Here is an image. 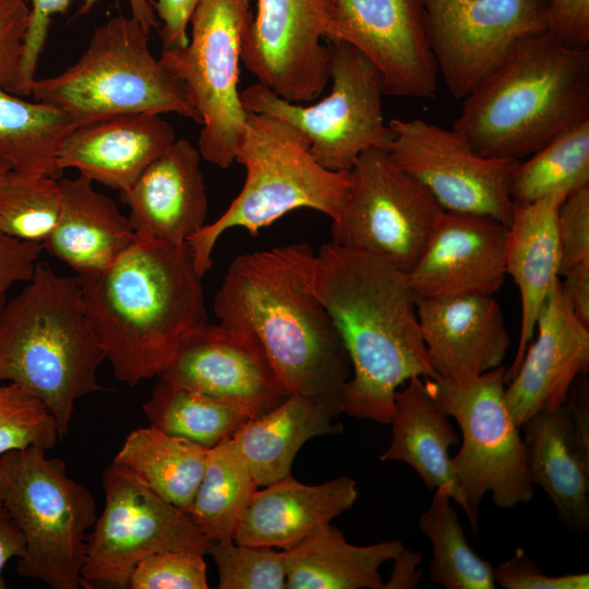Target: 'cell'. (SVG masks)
I'll use <instances>...</instances> for the list:
<instances>
[{"label":"cell","mask_w":589,"mask_h":589,"mask_svg":"<svg viewBox=\"0 0 589 589\" xmlns=\"http://www.w3.org/2000/svg\"><path fill=\"white\" fill-rule=\"evenodd\" d=\"M252 17L242 0H199L188 44L163 48L158 58L201 119V157L221 169L236 160L247 127L238 82L241 38Z\"/></svg>","instance_id":"11"},{"label":"cell","mask_w":589,"mask_h":589,"mask_svg":"<svg viewBox=\"0 0 589 589\" xmlns=\"http://www.w3.org/2000/svg\"><path fill=\"white\" fill-rule=\"evenodd\" d=\"M325 38L361 51L380 71L384 95H436L438 73L422 0H334Z\"/></svg>","instance_id":"17"},{"label":"cell","mask_w":589,"mask_h":589,"mask_svg":"<svg viewBox=\"0 0 589 589\" xmlns=\"http://www.w3.org/2000/svg\"><path fill=\"white\" fill-rule=\"evenodd\" d=\"M28 20L27 2L0 0V86L15 95Z\"/></svg>","instance_id":"43"},{"label":"cell","mask_w":589,"mask_h":589,"mask_svg":"<svg viewBox=\"0 0 589 589\" xmlns=\"http://www.w3.org/2000/svg\"><path fill=\"white\" fill-rule=\"evenodd\" d=\"M430 48L450 95L464 99L527 38L548 32L546 0H422Z\"/></svg>","instance_id":"14"},{"label":"cell","mask_w":589,"mask_h":589,"mask_svg":"<svg viewBox=\"0 0 589 589\" xmlns=\"http://www.w3.org/2000/svg\"><path fill=\"white\" fill-rule=\"evenodd\" d=\"M204 554L161 551L143 557L133 568L127 589H207Z\"/></svg>","instance_id":"41"},{"label":"cell","mask_w":589,"mask_h":589,"mask_svg":"<svg viewBox=\"0 0 589 589\" xmlns=\"http://www.w3.org/2000/svg\"><path fill=\"white\" fill-rule=\"evenodd\" d=\"M562 276V288L575 315L589 326V262L568 269Z\"/></svg>","instance_id":"48"},{"label":"cell","mask_w":589,"mask_h":589,"mask_svg":"<svg viewBox=\"0 0 589 589\" xmlns=\"http://www.w3.org/2000/svg\"><path fill=\"white\" fill-rule=\"evenodd\" d=\"M334 0H257L241 38L240 60L259 83L292 103L316 99L329 81L322 45Z\"/></svg>","instance_id":"16"},{"label":"cell","mask_w":589,"mask_h":589,"mask_svg":"<svg viewBox=\"0 0 589 589\" xmlns=\"http://www.w3.org/2000/svg\"><path fill=\"white\" fill-rule=\"evenodd\" d=\"M404 546L399 540L353 545L326 524L283 551L286 589H383L380 568Z\"/></svg>","instance_id":"30"},{"label":"cell","mask_w":589,"mask_h":589,"mask_svg":"<svg viewBox=\"0 0 589 589\" xmlns=\"http://www.w3.org/2000/svg\"><path fill=\"white\" fill-rule=\"evenodd\" d=\"M507 226L483 216L442 211L407 273L417 298L494 296L506 278Z\"/></svg>","instance_id":"19"},{"label":"cell","mask_w":589,"mask_h":589,"mask_svg":"<svg viewBox=\"0 0 589 589\" xmlns=\"http://www.w3.org/2000/svg\"><path fill=\"white\" fill-rule=\"evenodd\" d=\"M209 554L218 569L219 589H286V565L281 550L212 541Z\"/></svg>","instance_id":"38"},{"label":"cell","mask_w":589,"mask_h":589,"mask_svg":"<svg viewBox=\"0 0 589 589\" xmlns=\"http://www.w3.org/2000/svg\"><path fill=\"white\" fill-rule=\"evenodd\" d=\"M43 250L41 243L0 232V311L9 289L16 283H26L32 278Z\"/></svg>","instance_id":"46"},{"label":"cell","mask_w":589,"mask_h":589,"mask_svg":"<svg viewBox=\"0 0 589 589\" xmlns=\"http://www.w3.org/2000/svg\"><path fill=\"white\" fill-rule=\"evenodd\" d=\"M417 312L436 377L462 382L502 365L510 337L494 296L418 298Z\"/></svg>","instance_id":"21"},{"label":"cell","mask_w":589,"mask_h":589,"mask_svg":"<svg viewBox=\"0 0 589 589\" xmlns=\"http://www.w3.org/2000/svg\"><path fill=\"white\" fill-rule=\"evenodd\" d=\"M312 285L342 339L352 369L341 412L389 424L398 387L414 376L436 377L407 273L381 257L332 241L315 253Z\"/></svg>","instance_id":"1"},{"label":"cell","mask_w":589,"mask_h":589,"mask_svg":"<svg viewBox=\"0 0 589 589\" xmlns=\"http://www.w3.org/2000/svg\"><path fill=\"white\" fill-rule=\"evenodd\" d=\"M358 495L356 480L346 476L308 485L289 474L254 492L233 541L290 549L350 509Z\"/></svg>","instance_id":"24"},{"label":"cell","mask_w":589,"mask_h":589,"mask_svg":"<svg viewBox=\"0 0 589 589\" xmlns=\"http://www.w3.org/2000/svg\"><path fill=\"white\" fill-rule=\"evenodd\" d=\"M142 408L149 425L208 449L231 437L250 419L229 404L164 378Z\"/></svg>","instance_id":"34"},{"label":"cell","mask_w":589,"mask_h":589,"mask_svg":"<svg viewBox=\"0 0 589 589\" xmlns=\"http://www.w3.org/2000/svg\"><path fill=\"white\" fill-rule=\"evenodd\" d=\"M73 129L59 109L27 101L0 86V163L17 171L41 172L60 179L58 148Z\"/></svg>","instance_id":"32"},{"label":"cell","mask_w":589,"mask_h":589,"mask_svg":"<svg viewBox=\"0 0 589 589\" xmlns=\"http://www.w3.org/2000/svg\"><path fill=\"white\" fill-rule=\"evenodd\" d=\"M548 33L561 45L588 49L589 0H546Z\"/></svg>","instance_id":"45"},{"label":"cell","mask_w":589,"mask_h":589,"mask_svg":"<svg viewBox=\"0 0 589 589\" xmlns=\"http://www.w3.org/2000/svg\"><path fill=\"white\" fill-rule=\"evenodd\" d=\"M208 448L152 425L133 430L112 464L175 506L190 513Z\"/></svg>","instance_id":"31"},{"label":"cell","mask_w":589,"mask_h":589,"mask_svg":"<svg viewBox=\"0 0 589 589\" xmlns=\"http://www.w3.org/2000/svg\"><path fill=\"white\" fill-rule=\"evenodd\" d=\"M105 506L88 532L81 587L127 589L135 565L161 551L207 554L212 543L192 516L110 464L101 478Z\"/></svg>","instance_id":"12"},{"label":"cell","mask_w":589,"mask_h":589,"mask_svg":"<svg viewBox=\"0 0 589 589\" xmlns=\"http://www.w3.org/2000/svg\"><path fill=\"white\" fill-rule=\"evenodd\" d=\"M349 171L348 195L332 220L333 242L409 273L443 209L388 151H364Z\"/></svg>","instance_id":"13"},{"label":"cell","mask_w":589,"mask_h":589,"mask_svg":"<svg viewBox=\"0 0 589 589\" xmlns=\"http://www.w3.org/2000/svg\"><path fill=\"white\" fill-rule=\"evenodd\" d=\"M461 100L452 129L481 156L521 160L589 120V48L531 36Z\"/></svg>","instance_id":"4"},{"label":"cell","mask_w":589,"mask_h":589,"mask_svg":"<svg viewBox=\"0 0 589 589\" xmlns=\"http://www.w3.org/2000/svg\"><path fill=\"white\" fill-rule=\"evenodd\" d=\"M393 561V570L383 589L417 588L423 578V572L419 568L422 562L421 553L404 546Z\"/></svg>","instance_id":"50"},{"label":"cell","mask_w":589,"mask_h":589,"mask_svg":"<svg viewBox=\"0 0 589 589\" xmlns=\"http://www.w3.org/2000/svg\"><path fill=\"white\" fill-rule=\"evenodd\" d=\"M61 211L59 179L41 172L8 169L0 175V232L41 243Z\"/></svg>","instance_id":"37"},{"label":"cell","mask_w":589,"mask_h":589,"mask_svg":"<svg viewBox=\"0 0 589 589\" xmlns=\"http://www.w3.org/2000/svg\"><path fill=\"white\" fill-rule=\"evenodd\" d=\"M560 275L589 262V187L569 194L557 216Z\"/></svg>","instance_id":"42"},{"label":"cell","mask_w":589,"mask_h":589,"mask_svg":"<svg viewBox=\"0 0 589 589\" xmlns=\"http://www.w3.org/2000/svg\"><path fill=\"white\" fill-rule=\"evenodd\" d=\"M336 416L314 398L290 394L269 411L248 419L231 437L262 488L291 474L294 457L309 440L340 433Z\"/></svg>","instance_id":"28"},{"label":"cell","mask_w":589,"mask_h":589,"mask_svg":"<svg viewBox=\"0 0 589 589\" xmlns=\"http://www.w3.org/2000/svg\"><path fill=\"white\" fill-rule=\"evenodd\" d=\"M84 176L59 179L61 211L43 249L77 276L110 266L135 237L129 217Z\"/></svg>","instance_id":"27"},{"label":"cell","mask_w":589,"mask_h":589,"mask_svg":"<svg viewBox=\"0 0 589 589\" xmlns=\"http://www.w3.org/2000/svg\"><path fill=\"white\" fill-rule=\"evenodd\" d=\"M76 277L96 341L127 385L158 375L181 338L207 322L203 276L187 242L135 235L110 266Z\"/></svg>","instance_id":"3"},{"label":"cell","mask_w":589,"mask_h":589,"mask_svg":"<svg viewBox=\"0 0 589 589\" xmlns=\"http://www.w3.org/2000/svg\"><path fill=\"white\" fill-rule=\"evenodd\" d=\"M29 7V20L24 40L23 55L20 68L19 95L32 94L35 73L39 57L44 49L51 17L57 13L67 11L74 0H24ZM81 13L93 8L97 0H83ZM131 16L134 17L149 34L159 28V21L152 0H128Z\"/></svg>","instance_id":"40"},{"label":"cell","mask_w":589,"mask_h":589,"mask_svg":"<svg viewBox=\"0 0 589 589\" xmlns=\"http://www.w3.org/2000/svg\"><path fill=\"white\" fill-rule=\"evenodd\" d=\"M8 169H11V167H10L9 165H7V164H4V163H0V175H1L3 171L8 170Z\"/></svg>","instance_id":"51"},{"label":"cell","mask_w":589,"mask_h":589,"mask_svg":"<svg viewBox=\"0 0 589 589\" xmlns=\"http://www.w3.org/2000/svg\"><path fill=\"white\" fill-rule=\"evenodd\" d=\"M0 497L25 539L17 574L52 589L81 587L96 503L65 462L36 446L1 455Z\"/></svg>","instance_id":"8"},{"label":"cell","mask_w":589,"mask_h":589,"mask_svg":"<svg viewBox=\"0 0 589 589\" xmlns=\"http://www.w3.org/2000/svg\"><path fill=\"white\" fill-rule=\"evenodd\" d=\"M528 476L552 500L573 532L589 531V440L576 430L564 406L543 410L520 426Z\"/></svg>","instance_id":"25"},{"label":"cell","mask_w":589,"mask_h":589,"mask_svg":"<svg viewBox=\"0 0 589 589\" xmlns=\"http://www.w3.org/2000/svg\"><path fill=\"white\" fill-rule=\"evenodd\" d=\"M315 253L292 243L236 257L214 300L220 324L253 334L289 394L314 398L335 413L350 360L313 289Z\"/></svg>","instance_id":"2"},{"label":"cell","mask_w":589,"mask_h":589,"mask_svg":"<svg viewBox=\"0 0 589 589\" xmlns=\"http://www.w3.org/2000/svg\"><path fill=\"white\" fill-rule=\"evenodd\" d=\"M59 433L46 406L23 387L0 381V456L31 446H56Z\"/></svg>","instance_id":"39"},{"label":"cell","mask_w":589,"mask_h":589,"mask_svg":"<svg viewBox=\"0 0 589 589\" xmlns=\"http://www.w3.org/2000/svg\"><path fill=\"white\" fill-rule=\"evenodd\" d=\"M534 333L504 390L519 429L534 413L562 406L576 378L589 370V326L575 315L561 280L542 306Z\"/></svg>","instance_id":"20"},{"label":"cell","mask_w":589,"mask_h":589,"mask_svg":"<svg viewBox=\"0 0 589 589\" xmlns=\"http://www.w3.org/2000/svg\"><path fill=\"white\" fill-rule=\"evenodd\" d=\"M332 91L311 106L288 101L260 83L240 93L248 112L281 119L305 135L310 153L325 168L350 170L368 149L389 151L393 131L384 121L383 80L357 48L328 40Z\"/></svg>","instance_id":"10"},{"label":"cell","mask_w":589,"mask_h":589,"mask_svg":"<svg viewBox=\"0 0 589 589\" xmlns=\"http://www.w3.org/2000/svg\"><path fill=\"white\" fill-rule=\"evenodd\" d=\"M176 141L171 124L156 113H130L73 128L62 140L57 163L92 182L127 191Z\"/></svg>","instance_id":"23"},{"label":"cell","mask_w":589,"mask_h":589,"mask_svg":"<svg viewBox=\"0 0 589 589\" xmlns=\"http://www.w3.org/2000/svg\"><path fill=\"white\" fill-rule=\"evenodd\" d=\"M36 101L79 127L130 113H177L199 124L181 83L149 50L148 33L132 16L97 26L77 61L56 76L35 80Z\"/></svg>","instance_id":"7"},{"label":"cell","mask_w":589,"mask_h":589,"mask_svg":"<svg viewBox=\"0 0 589 589\" xmlns=\"http://www.w3.org/2000/svg\"><path fill=\"white\" fill-rule=\"evenodd\" d=\"M27 285L0 311V381L14 383L49 410L60 438L75 402L101 386L106 359L86 316L77 277L38 262Z\"/></svg>","instance_id":"5"},{"label":"cell","mask_w":589,"mask_h":589,"mask_svg":"<svg viewBox=\"0 0 589 589\" xmlns=\"http://www.w3.org/2000/svg\"><path fill=\"white\" fill-rule=\"evenodd\" d=\"M24 536L0 497V589L7 588L3 570L7 563L25 552Z\"/></svg>","instance_id":"49"},{"label":"cell","mask_w":589,"mask_h":589,"mask_svg":"<svg viewBox=\"0 0 589 589\" xmlns=\"http://www.w3.org/2000/svg\"><path fill=\"white\" fill-rule=\"evenodd\" d=\"M157 376L229 404L250 419L290 395L253 334L207 322L181 338Z\"/></svg>","instance_id":"18"},{"label":"cell","mask_w":589,"mask_h":589,"mask_svg":"<svg viewBox=\"0 0 589 589\" xmlns=\"http://www.w3.org/2000/svg\"><path fill=\"white\" fill-rule=\"evenodd\" d=\"M448 488H438L419 518L420 531L433 544L429 575L446 589H494L493 565L469 546Z\"/></svg>","instance_id":"36"},{"label":"cell","mask_w":589,"mask_h":589,"mask_svg":"<svg viewBox=\"0 0 589 589\" xmlns=\"http://www.w3.org/2000/svg\"><path fill=\"white\" fill-rule=\"evenodd\" d=\"M236 160L247 171L240 193L219 218L187 240L202 276L212 267L214 247L226 230L242 227L256 235L297 208L315 209L333 220L351 184L349 170L323 167L310 153L305 135L271 116L248 112Z\"/></svg>","instance_id":"6"},{"label":"cell","mask_w":589,"mask_h":589,"mask_svg":"<svg viewBox=\"0 0 589 589\" xmlns=\"http://www.w3.org/2000/svg\"><path fill=\"white\" fill-rule=\"evenodd\" d=\"M257 489L244 458L229 437L208 449L190 515L209 540H233Z\"/></svg>","instance_id":"33"},{"label":"cell","mask_w":589,"mask_h":589,"mask_svg":"<svg viewBox=\"0 0 589 589\" xmlns=\"http://www.w3.org/2000/svg\"><path fill=\"white\" fill-rule=\"evenodd\" d=\"M505 373L506 368L501 365L462 382L423 380L433 401L457 421L462 433V445L452 458L456 503L465 510L474 533L485 493H492L498 508H512L533 496L520 429L504 399Z\"/></svg>","instance_id":"9"},{"label":"cell","mask_w":589,"mask_h":589,"mask_svg":"<svg viewBox=\"0 0 589 589\" xmlns=\"http://www.w3.org/2000/svg\"><path fill=\"white\" fill-rule=\"evenodd\" d=\"M200 159L189 141H175L120 193L135 235L182 244L205 225L208 200Z\"/></svg>","instance_id":"22"},{"label":"cell","mask_w":589,"mask_h":589,"mask_svg":"<svg viewBox=\"0 0 589 589\" xmlns=\"http://www.w3.org/2000/svg\"><path fill=\"white\" fill-rule=\"evenodd\" d=\"M496 585L505 589H588L589 574L549 576L518 548L514 555L494 568Z\"/></svg>","instance_id":"44"},{"label":"cell","mask_w":589,"mask_h":589,"mask_svg":"<svg viewBox=\"0 0 589 589\" xmlns=\"http://www.w3.org/2000/svg\"><path fill=\"white\" fill-rule=\"evenodd\" d=\"M389 155L443 211L494 219L508 226L513 173L520 160L477 154L453 129L423 119H392Z\"/></svg>","instance_id":"15"},{"label":"cell","mask_w":589,"mask_h":589,"mask_svg":"<svg viewBox=\"0 0 589 589\" xmlns=\"http://www.w3.org/2000/svg\"><path fill=\"white\" fill-rule=\"evenodd\" d=\"M589 187V120L553 137L519 161L512 177L513 202L530 203L552 194L566 197Z\"/></svg>","instance_id":"35"},{"label":"cell","mask_w":589,"mask_h":589,"mask_svg":"<svg viewBox=\"0 0 589 589\" xmlns=\"http://www.w3.org/2000/svg\"><path fill=\"white\" fill-rule=\"evenodd\" d=\"M566 199L552 194L530 203L514 202L505 243L506 275L517 285L520 297V330L513 364L506 369L508 382L532 340L538 316L560 281L557 216Z\"/></svg>","instance_id":"26"},{"label":"cell","mask_w":589,"mask_h":589,"mask_svg":"<svg viewBox=\"0 0 589 589\" xmlns=\"http://www.w3.org/2000/svg\"><path fill=\"white\" fill-rule=\"evenodd\" d=\"M250 7V0H242ZM199 0H155L163 48L184 47L189 41L188 27Z\"/></svg>","instance_id":"47"},{"label":"cell","mask_w":589,"mask_h":589,"mask_svg":"<svg viewBox=\"0 0 589 589\" xmlns=\"http://www.w3.org/2000/svg\"><path fill=\"white\" fill-rule=\"evenodd\" d=\"M392 441L382 461H401L413 468L429 490L448 488L458 497L449 448L460 440L447 416L429 395L424 381L411 377L395 395Z\"/></svg>","instance_id":"29"}]
</instances>
